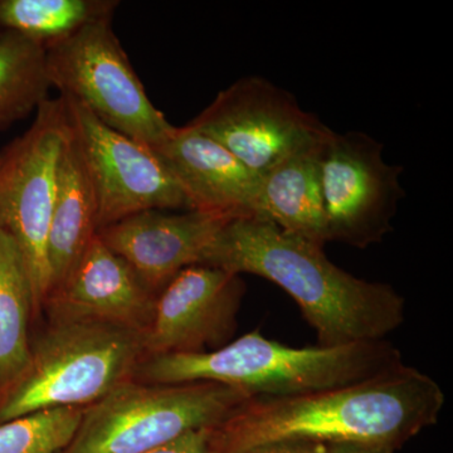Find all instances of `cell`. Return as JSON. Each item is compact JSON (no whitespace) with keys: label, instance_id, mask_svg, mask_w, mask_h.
I'll use <instances>...</instances> for the list:
<instances>
[{"label":"cell","instance_id":"obj_3","mask_svg":"<svg viewBox=\"0 0 453 453\" xmlns=\"http://www.w3.org/2000/svg\"><path fill=\"white\" fill-rule=\"evenodd\" d=\"M401 365V351L388 340L295 348L253 330L217 350L146 357L133 380L149 384L213 381L252 396L282 398L357 383Z\"/></svg>","mask_w":453,"mask_h":453},{"label":"cell","instance_id":"obj_1","mask_svg":"<svg viewBox=\"0 0 453 453\" xmlns=\"http://www.w3.org/2000/svg\"><path fill=\"white\" fill-rule=\"evenodd\" d=\"M201 265L275 283L299 305L320 347L387 340L404 323L405 300L395 288L351 275L324 247L268 220H229Z\"/></svg>","mask_w":453,"mask_h":453},{"label":"cell","instance_id":"obj_19","mask_svg":"<svg viewBox=\"0 0 453 453\" xmlns=\"http://www.w3.org/2000/svg\"><path fill=\"white\" fill-rule=\"evenodd\" d=\"M111 0H0V32H14L44 49L83 26L113 14Z\"/></svg>","mask_w":453,"mask_h":453},{"label":"cell","instance_id":"obj_7","mask_svg":"<svg viewBox=\"0 0 453 453\" xmlns=\"http://www.w3.org/2000/svg\"><path fill=\"white\" fill-rule=\"evenodd\" d=\"M100 17L46 50L50 88L73 98L111 129L155 149L175 127L149 100L112 28Z\"/></svg>","mask_w":453,"mask_h":453},{"label":"cell","instance_id":"obj_6","mask_svg":"<svg viewBox=\"0 0 453 453\" xmlns=\"http://www.w3.org/2000/svg\"><path fill=\"white\" fill-rule=\"evenodd\" d=\"M68 138L64 97L47 98L32 127L0 153V229L11 235L25 261L35 314L50 292V226Z\"/></svg>","mask_w":453,"mask_h":453},{"label":"cell","instance_id":"obj_23","mask_svg":"<svg viewBox=\"0 0 453 453\" xmlns=\"http://www.w3.org/2000/svg\"><path fill=\"white\" fill-rule=\"evenodd\" d=\"M392 447L372 443L342 442L327 443L326 453H395Z\"/></svg>","mask_w":453,"mask_h":453},{"label":"cell","instance_id":"obj_14","mask_svg":"<svg viewBox=\"0 0 453 453\" xmlns=\"http://www.w3.org/2000/svg\"><path fill=\"white\" fill-rule=\"evenodd\" d=\"M154 151L177 179L190 210L259 219L262 178L216 140L187 124L175 127Z\"/></svg>","mask_w":453,"mask_h":453},{"label":"cell","instance_id":"obj_21","mask_svg":"<svg viewBox=\"0 0 453 453\" xmlns=\"http://www.w3.org/2000/svg\"><path fill=\"white\" fill-rule=\"evenodd\" d=\"M144 453H222L216 428L195 429Z\"/></svg>","mask_w":453,"mask_h":453},{"label":"cell","instance_id":"obj_2","mask_svg":"<svg viewBox=\"0 0 453 453\" xmlns=\"http://www.w3.org/2000/svg\"><path fill=\"white\" fill-rule=\"evenodd\" d=\"M445 403V392L434 378L403 363L368 380L309 395L252 396L216 431L222 453L280 438L372 443L396 451L436 425Z\"/></svg>","mask_w":453,"mask_h":453},{"label":"cell","instance_id":"obj_18","mask_svg":"<svg viewBox=\"0 0 453 453\" xmlns=\"http://www.w3.org/2000/svg\"><path fill=\"white\" fill-rule=\"evenodd\" d=\"M46 49L14 32H0V131L49 98Z\"/></svg>","mask_w":453,"mask_h":453},{"label":"cell","instance_id":"obj_8","mask_svg":"<svg viewBox=\"0 0 453 453\" xmlns=\"http://www.w3.org/2000/svg\"><path fill=\"white\" fill-rule=\"evenodd\" d=\"M320 166L327 242L360 250L380 243L404 196L403 168L386 163L372 136L332 129L321 142Z\"/></svg>","mask_w":453,"mask_h":453},{"label":"cell","instance_id":"obj_20","mask_svg":"<svg viewBox=\"0 0 453 453\" xmlns=\"http://www.w3.org/2000/svg\"><path fill=\"white\" fill-rule=\"evenodd\" d=\"M85 408L38 411L0 425V453H61L81 423Z\"/></svg>","mask_w":453,"mask_h":453},{"label":"cell","instance_id":"obj_17","mask_svg":"<svg viewBox=\"0 0 453 453\" xmlns=\"http://www.w3.org/2000/svg\"><path fill=\"white\" fill-rule=\"evenodd\" d=\"M33 315L32 286L25 261L11 235L0 229V395L28 362Z\"/></svg>","mask_w":453,"mask_h":453},{"label":"cell","instance_id":"obj_13","mask_svg":"<svg viewBox=\"0 0 453 453\" xmlns=\"http://www.w3.org/2000/svg\"><path fill=\"white\" fill-rule=\"evenodd\" d=\"M229 220L234 219L201 211H145L100 229L97 235L157 295L181 270L202 264Z\"/></svg>","mask_w":453,"mask_h":453},{"label":"cell","instance_id":"obj_22","mask_svg":"<svg viewBox=\"0 0 453 453\" xmlns=\"http://www.w3.org/2000/svg\"><path fill=\"white\" fill-rule=\"evenodd\" d=\"M327 443L303 438H280L258 443L237 453H326Z\"/></svg>","mask_w":453,"mask_h":453},{"label":"cell","instance_id":"obj_4","mask_svg":"<svg viewBox=\"0 0 453 453\" xmlns=\"http://www.w3.org/2000/svg\"><path fill=\"white\" fill-rule=\"evenodd\" d=\"M144 334L92 321H50L28 362L0 395V425L50 408H86L124 381L144 359Z\"/></svg>","mask_w":453,"mask_h":453},{"label":"cell","instance_id":"obj_9","mask_svg":"<svg viewBox=\"0 0 453 453\" xmlns=\"http://www.w3.org/2000/svg\"><path fill=\"white\" fill-rule=\"evenodd\" d=\"M189 125L225 146L259 177L290 155L318 144L330 130L301 109L294 95L261 76L232 83Z\"/></svg>","mask_w":453,"mask_h":453},{"label":"cell","instance_id":"obj_11","mask_svg":"<svg viewBox=\"0 0 453 453\" xmlns=\"http://www.w3.org/2000/svg\"><path fill=\"white\" fill-rule=\"evenodd\" d=\"M246 292L241 275L195 265L157 292L153 320L142 336L144 357L217 350L234 338Z\"/></svg>","mask_w":453,"mask_h":453},{"label":"cell","instance_id":"obj_12","mask_svg":"<svg viewBox=\"0 0 453 453\" xmlns=\"http://www.w3.org/2000/svg\"><path fill=\"white\" fill-rule=\"evenodd\" d=\"M155 299L134 268L96 234L43 309L50 321H92L144 334Z\"/></svg>","mask_w":453,"mask_h":453},{"label":"cell","instance_id":"obj_10","mask_svg":"<svg viewBox=\"0 0 453 453\" xmlns=\"http://www.w3.org/2000/svg\"><path fill=\"white\" fill-rule=\"evenodd\" d=\"M64 100L71 138L96 196L98 231L145 211H192L153 149L107 127L79 101Z\"/></svg>","mask_w":453,"mask_h":453},{"label":"cell","instance_id":"obj_5","mask_svg":"<svg viewBox=\"0 0 453 453\" xmlns=\"http://www.w3.org/2000/svg\"><path fill=\"white\" fill-rule=\"evenodd\" d=\"M252 398L243 390L190 381L149 384L129 380L83 411L61 453H144L187 432L216 428Z\"/></svg>","mask_w":453,"mask_h":453},{"label":"cell","instance_id":"obj_16","mask_svg":"<svg viewBox=\"0 0 453 453\" xmlns=\"http://www.w3.org/2000/svg\"><path fill=\"white\" fill-rule=\"evenodd\" d=\"M97 231L96 196L70 130L59 162L55 208L50 226V292L64 283Z\"/></svg>","mask_w":453,"mask_h":453},{"label":"cell","instance_id":"obj_15","mask_svg":"<svg viewBox=\"0 0 453 453\" xmlns=\"http://www.w3.org/2000/svg\"><path fill=\"white\" fill-rule=\"evenodd\" d=\"M323 140L262 175L258 207V219L320 247L327 243L320 166Z\"/></svg>","mask_w":453,"mask_h":453}]
</instances>
